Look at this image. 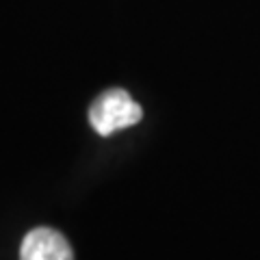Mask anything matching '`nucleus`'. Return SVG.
<instances>
[{"instance_id":"obj_1","label":"nucleus","mask_w":260,"mask_h":260,"mask_svg":"<svg viewBox=\"0 0 260 260\" xmlns=\"http://www.w3.org/2000/svg\"><path fill=\"white\" fill-rule=\"evenodd\" d=\"M143 111L124 89H109L98 95L91 109H89V121L100 137H109L117 130L135 126L141 121Z\"/></svg>"},{"instance_id":"obj_2","label":"nucleus","mask_w":260,"mask_h":260,"mask_svg":"<svg viewBox=\"0 0 260 260\" xmlns=\"http://www.w3.org/2000/svg\"><path fill=\"white\" fill-rule=\"evenodd\" d=\"M20 260H74L70 243L50 228H37L22 241Z\"/></svg>"}]
</instances>
